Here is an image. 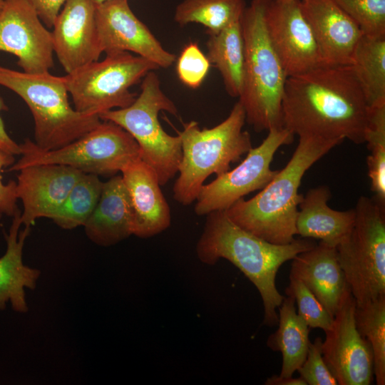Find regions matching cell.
Listing matches in <instances>:
<instances>
[{
	"instance_id": "obj_15",
	"label": "cell",
	"mask_w": 385,
	"mask_h": 385,
	"mask_svg": "<svg viewBox=\"0 0 385 385\" xmlns=\"http://www.w3.org/2000/svg\"><path fill=\"white\" fill-rule=\"evenodd\" d=\"M95 17L102 53L132 52L159 68L170 67L175 62L176 56L135 15L128 0L96 4Z\"/></svg>"
},
{
	"instance_id": "obj_19",
	"label": "cell",
	"mask_w": 385,
	"mask_h": 385,
	"mask_svg": "<svg viewBox=\"0 0 385 385\" xmlns=\"http://www.w3.org/2000/svg\"><path fill=\"white\" fill-rule=\"evenodd\" d=\"M120 173L132 209L133 235L148 238L168 228L171 223L170 209L154 170L138 159L128 164Z\"/></svg>"
},
{
	"instance_id": "obj_25",
	"label": "cell",
	"mask_w": 385,
	"mask_h": 385,
	"mask_svg": "<svg viewBox=\"0 0 385 385\" xmlns=\"http://www.w3.org/2000/svg\"><path fill=\"white\" fill-rule=\"evenodd\" d=\"M207 57L220 72L227 93L240 97L245 73V45L241 20L208 35Z\"/></svg>"
},
{
	"instance_id": "obj_5",
	"label": "cell",
	"mask_w": 385,
	"mask_h": 385,
	"mask_svg": "<svg viewBox=\"0 0 385 385\" xmlns=\"http://www.w3.org/2000/svg\"><path fill=\"white\" fill-rule=\"evenodd\" d=\"M246 122L244 108L238 101L229 115L210 128H200L191 120L179 132L182 159L178 177L173 185V198L183 205L195 201L205 180L230 170L252 148L250 133L243 130Z\"/></svg>"
},
{
	"instance_id": "obj_13",
	"label": "cell",
	"mask_w": 385,
	"mask_h": 385,
	"mask_svg": "<svg viewBox=\"0 0 385 385\" xmlns=\"http://www.w3.org/2000/svg\"><path fill=\"white\" fill-rule=\"evenodd\" d=\"M265 21L270 40L288 77L326 65L302 12L300 0H268Z\"/></svg>"
},
{
	"instance_id": "obj_28",
	"label": "cell",
	"mask_w": 385,
	"mask_h": 385,
	"mask_svg": "<svg viewBox=\"0 0 385 385\" xmlns=\"http://www.w3.org/2000/svg\"><path fill=\"white\" fill-rule=\"evenodd\" d=\"M103 183L98 175L83 173L51 217L53 222L65 230L83 226L98 201Z\"/></svg>"
},
{
	"instance_id": "obj_21",
	"label": "cell",
	"mask_w": 385,
	"mask_h": 385,
	"mask_svg": "<svg viewBox=\"0 0 385 385\" xmlns=\"http://www.w3.org/2000/svg\"><path fill=\"white\" fill-rule=\"evenodd\" d=\"M21 212L14 215L9 232H4L6 249L0 257V310L9 303L14 312L24 314L29 311L25 289H36L41 271L24 264L23 248L31 227L20 230Z\"/></svg>"
},
{
	"instance_id": "obj_14",
	"label": "cell",
	"mask_w": 385,
	"mask_h": 385,
	"mask_svg": "<svg viewBox=\"0 0 385 385\" xmlns=\"http://www.w3.org/2000/svg\"><path fill=\"white\" fill-rule=\"evenodd\" d=\"M0 51L16 56L28 73L53 66L52 34L28 0H4L0 11Z\"/></svg>"
},
{
	"instance_id": "obj_24",
	"label": "cell",
	"mask_w": 385,
	"mask_h": 385,
	"mask_svg": "<svg viewBox=\"0 0 385 385\" xmlns=\"http://www.w3.org/2000/svg\"><path fill=\"white\" fill-rule=\"evenodd\" d=\"M287 296L278 308V328L269 337L267 344L282 355L279 376L291 377L304 361L310 341L309 326L297 313L294 298Z\"/></svg>"
},
{
	"instance_id": "obj_6",
	"label": "cell",
	"mask_w": 385,
	"mask_h": 385,
	"mask_svg": "<svg viewBox=\"0 0 385 385\" xmlns=\"http://www.w3.org/2000/svg\"><path fill=\"white\" fill-rule=\"evenodd\" d=\"M0 86L26 103L34 120V143L41 150L62 148L98 125V115L72 108L64 76L49 72L28 73L0 66Z\"/></svg>"
},
{
	"instance_id": "obj_4",
	"label": "cell",
	"mask_w": 385,
	"mask_h": 385,
	"mask_svg": "<svg viewBox=\"0 0 385 385\" xmlns=\"http://www.w3.org/2000/svg\"><path fill=\"white\" fill-rule=\"evenodd\" d=\"M268 0H252L241 19L245 45L243 88L239 101L256 132L282 128V103L287 75L265 21Z\"/></svg>"
},
{
	"instance_id": "obj_22",
	"label": "cell",
	"mask_w": 385,
	"mask_h": 385,
	"mask_svg": "<svg viewBox=\"0 0 385 385\" xmlns=\"http://www.w3.org/2000/svg\"><path fill=\"white\" fill-rule=\"evenodd\" d=\"M133 214L127 190L121 175L103 182L98 201L84 224L88 238L95 244L108 247L133 235Z\"/></svg>"
},
{
	"instance_id": "obj_16",
	"label": "cell",
	"mask_w": 385,
	"mask_h": 385,
	"mask_svg": "<svg viewBox=\"0 0 385 385\" xmlns=\"http://www.w3.org/2000/svg\"><path fill=\"white\" fill-rule=\"evenodd\" d=\"M93 0H66L51 32L53 52L67 73L99 59L100 48Z\"/></svg>"
},
{
	"instance_id": "obj_1",
	"label": "cell",
	"mask_w": 385,
	"mask_h": 385,
	"mask_svg": "<svg viewBox=\"0 0 385 385\" xmlns=\"http://www.w3.org/2000/svg\"><path fill=\"white\" fill-rule=\"evenodd\" d=\"M283 127L294 135L364 143L368 106L351 65H323L287 78Z\"/></svg>"
},
{
	"instance_id": "obj_34",
	"label": "cell",
	"mask_w": 385,
	"mask_h": 385,
	"mask_svg": "<svg viewBox=\"0 0 385 385\" xmlns=\"http://www.w3.org/2000/svg\"><path fill=\"white\" fill-rule=\"evenodd\" d=\"M14 156L0 150V219L3 215L13 217L19 210L16 205V181L11 180L5 184L1 175L4 168L15 162Z\"/></svg>"
},
{
	"instance_id": "obj_37",
	"label": "cell",
	"mask_w": 385,
	"mask_h": 385,
	"mask_svg": "<svg viewBox=\"0 0 385 385\" xmlns=\"http://www.w3.org/2000/svg\"><path fill=\"white\" fill-rule=\"evenodd\" d=\"M266 385H307L301 378L283 377L279 375H273L267 379L265 382Z\"/></svg>"
},
{
	"instance_id": "obj_27",
	"label": "cell",
	"mask_w": 385,
	"mask_h": 385,
	"mask_svg": "<svg viewBox=\"0 0 385 385\" xmlns=\"http://www.w3.org/2000/svg\"><path fill=\"white\" fill-rule=\"evenodd\" d=\"M245 0H184L175 8L174 21L180 26L202 25L207 34H215L242 19Z\"/></svg>"
},
{
	"instance_id": "obj_39",
	"label": "cell",
	"mask_w": 385,
	"mask_h": 385,
	"mask_svg": "<svg viewBox=\"0 0 385 385\" xmlns=\"http://www.w3.org/2000/svg\"><path fill=\"white\" fill-rule=\"evenodd\" d=\"M4 0H0V11H1V9H2L3 4H4Z\"/></svg>"
},
{
	"instance_id": "obj_35",
	"label": "cell",
	"mask_w": 385,
	"mask_h": 385,
	"mask_svg": "<svg viewBox=\"0 0 385 385\" xmlns=\"http://www.w3.org/2000/svg\"><path fill=\"white\" fill-rule=\"evenodd\" d=\"M35 8L42 22L48 28L53 23L66 0H28Z\"/></svg>"
},
{
	"instance_id": "obj_31",
	"label": "cell",
	"mask_w": 385,
	"mask_h": 385,
	"mask_svg": "<svg viewBox=\"0 0 385 385\" xmlns=\"http://www.w3.org/2000/svg\"><path fill=\"white\" fill-rule=\"evenodd\" d=\"M286 294L294 298L298 307L297 314L309 327L320 328L324 332L330 329L334 318L300 280L289 277Z\"/></svg>"
},
{
	"instance_id": "obj_33",
	"label": "cell",
	"mask_w": 385,
	"mask_h": 385,
	"mask_svg": "<svg viewBox=\"0 0 385 385\" xmlns=\"http://www.w3.org/2000/svg\"><path fill=\"white\" fill-rule=\"evenodd\" d=\"M308 385H337V382L322 356V339L317 337L309 343L307 357L297 369Z\"/></svg>"
},
{
	"instance_id": "obj_30",
	"label": "cell",
	"mask_w": 385,
	"mask_h": 385,
	"mask_svg": "<svg viewBox=\"0 0 385 385\" xmlns=\"http://www.w3.org/2000/svg\"><path fill=\"white\" fill-rule=\"evenodd\" d=\"M363 35L385 38V0H334Z\"/></svg>"
},
{
	"instance_id": "obj_12",
	"label": "cell",
	"mask_w": 385,
	"mask_h": 385,
	"mask_svg": "<svg viewBox=\"0 0 385 385\" xmlns=\"http://www.w3.org/2000/svg\"><path fill=\"white\" fill-rule=\"evenodd\" d=\"M356 301L349 287L325 332L322 356L339 385H369L374 379V354L355 324Z\"/></svg>"
},
{
	"instance_id": "obj_18",
	"label": "cell",
	"mask_w": 385,
	"mask_h": 385,
	"mask_svg": "<svg viewBox=\"0 0 385 385\" xmlns=\"http://www.w3.org/2000/svg\"><path fill=\"white\" fill-rule=\"evenodd\" d=\"M326 65H351L362 33L334 0H300Z\"/></svg>"
},
{
	"instance_id": "obj_23",
	"label": "cell",
	"mask_w": 385,
	"mask_h": 385,
	"mask_svg": "<svg viewBox=\"0 0 385 385\" xmlns=\"http://www.w3.org/2000/svg\"><path fill=\"white\" fill-rule=\"evenodd\" d=\"M329 188L320 185L307 191L298 207L297 235L302 238L317 239L336 247L351 230L355 209L338 211L330 208Z\"/></svg>"
},
{
	"instance_id": "obj_3",
	"label": "cell",
	"mask_w": 385,
	"mask_h": 385,
	"mask_svg": "<svg viewBox=\"0 0 385 385\" xmlns=\"http://www.w3.org/2000/svg\"><path fill=\"white\" fill-rule=\"evenodd\" d=\"M299 138L289 162L260 192L250 200H238L225 210L237 225L276 245L295 240L298 207L303 198L298 190L304 175L343 141L312 135Z\"/></svg>"
},
{
	"instance_id": "obj_8",
	"label": "cell",
	"mask_w": 385,
	"mask_h": 385,
	"mask_svg": "<svg viewBox=\"0 0 385 385\" xmlns=\"http://www.w3.org/2000/svg\"><path fill=\"white\" fill-rule=\"evenodd\" d=\"M19 145L21 158L9 167V171L33 165L58 164L84 173L112 177L128 164L141 159L135 139L117 124L106 120L58 149L41 150L29 139Z\"/></svg>"
},
{
	"instance_id": "obj_11",
	"label": "cell",
	"mask_w": 385,
	"mask_h": 385,
	"mask_svg": "<svg viewBox=\"0 0 385 385\" xmlns=\"http://www.w3.org/2000/svg\"><path fill=\"white\" fill-rule=\"evenodd\" d=\"M294 137L284 127L268 130L262 143L252 148L237 167L202 186L195 200L196 215L225 211L249 193L265 188L278 172L270 168L275 153L282 145L292 143Z\"/></svg>"
},
{
	"instance_id": "obj_29",
	"label": "cell",
	"mask_w": 385,
	"mask_h": 385,
	"mask_svg": "<svg viewBox=\"0 0 385 385\" xmlns=\"http://www.w3.org/2000/svg\"><path fill=\"white\" fill-rule=\"evenodd\" d=\"M356 327L370 344L377 385L385 384V294L361 304L354 311Z\"/></svg>"
},
{
	"instance_id": "obj_2",
	"label": "cell",
	"mask_w": 385,
	"mask_h": 385,
	"mask_svg": "<svg viewBox=\"0 0 385 385\" xmlns=\"http://www.w3.org/2000/svg\"><path fill=\"white\" fill-rule=\"evenodd\" d=\"M196 246L198 259L215 265L225 259L237 267L256 287L264 307V324L277 325V309L284 296L276 287L280 267L298 254L314 247L313 239H295L286 245L269 242L234 223L225 211L207 214Z\"/></svg>"
},
{
	"instance_id": "obj_10",
	"label": "cell",
	"mask_w": 385,
	"mask_h": 385,
	"mask_svg": "<svg viewBox=\"0 0 385 385\" xmlns=\"http://www.w3.org/2000/svg\"><path fill=\"white\" fill-rule=\"evenodd\" d=\"M158 68L156 64L141 56L118 52L67 73L64 78L74 108L85 114L99 115L132 104L137 95L130 88Z\"/></svg>"
},
{
	"instance_id": "obj_26",
	"label": "cell",
	"mask_w": 385,
	"mask_h": 385,
	"mask_svg": "<svg viewBox=\"0 0 385 385\" xmlns=\"http://www.w3.org/2000/svg\"><path fill=\"white\" fill-rule=\"evenodd\" d=\"M351 66L368 107L385 104V38L362 35Z\"/></svg>"
},
{
	"instance_id": "obj_38",
	"label": "cell",
	"mask_w": 385,
	"mask_h": 385,
	"mask_svg": "<svg viewBox=\"0 0 385 385\" xmlns=\"http://www.w3.org/2000/svg\"><path fill=\"white\" fill-rule=\"evenodd\" d=\"M93 1L95 2V4H99L107 0H93Z\"/></svg>"
},
{
	"instance_id": "obj_32",
	"label": "cell",
	"mask_w": 385,
	"mask_h": 385,
	"mask_svg": "<svg viewBox=\"0 0 385 385\" xmlns=\"http://www.w3.org/2000/svg\"><path fill=\"white\" fill-rule=\"evenodd\" d=\"M212 66L208 58L196 42H190L182 49L176 59V73L185 86L198 88Z\"/></svg>"
},
{
	"instance_id": "obj_20",
	"label": "cell",
	"mask_w": 385,
	"mask_h": 385,
	"mask_svg": "<svg viewBox=\"0 0 385 385\" xmlns=\"http://www.w3.org/2000/svg\"><path fill=\"white\" fill-rule=\"evenodd\" d=\"M292 260L289 277L300 280L334 318L349 287L336 247L319 242Z\"/></svg>"
},
{
	"instance_id": "obj_9",
	"label": "cell",
	"mask_w": 385,
	"mask_h": 385,
	"mask_svg": "<svg viewBox=\"0 0 385 385\" xmlns=\"http://www.w3.org/2000/svg\"><path fill=\"white\" fill-rule=\"evenodd\" d=\"M351 230L336 247L356 304L385 294V206L361 196Z\"/></svg>"
},
{
	"instance_id": "obj_17",
	"label": "cell",
	"mask_w": 385,
	"mask_h": 385,
	"mask_svg": "<svg viewBox=\"0 0 385 385\" xmlns=\"http://www.w3.org/2000/svg\"><path fill=\"white\" fill-rule=\"evenodd\" d=\"M17 172L16 195L23 205L21 221L29 227L38 218L51 219L84 173L58 164L33 165Z\"/></svg>"
},
{
	"instance_id": "obj_36",
	"label": "cell",
	"mask_w": 385,
	"mask_h": 385,
	"mask_svg": "<svg viewBox=\"0 0 385 385\" xmlns=\"http://www.w3.org/2000/svg\"><path fill=\"white\" fill-rule=\"evenodd\" d=\"M8 109L4 99L0 96V113ZM0 150L14 155H21V148L7 133L4 121L0 115Z\"/></svg>"
},
{
	"instance_id": "obj_7",
	"label": "cell",
	"mask_w": 385,
	"mask_h": 385,
	"mask_svg": "<svg viewBox=\"0 0 385 385\" xmlns=\"http://www.w3.org/2000/svg\"><path fill=\"white\" fill-rule=\"evenodd\" d=\"M140 88V94L128 107L110 110L98 116L101 120L117 124L135 139L141 160L154 170L162 186L178 173L183 153L180 135L165 131L159 113L166 111L177 116L178 111L162 91L155 71L144 76Z\"/></svg>"
}]
</instances>
